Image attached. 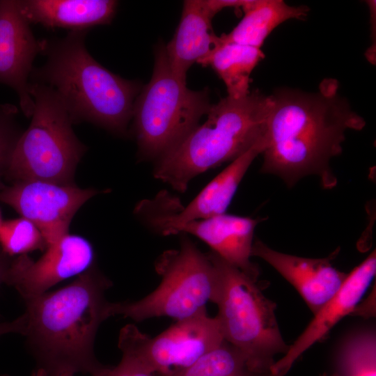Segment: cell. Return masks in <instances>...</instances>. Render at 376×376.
<instances>
[{
    "instance_id": "6da1fadb",
    "label": "cell",
    "mask_w": 376,
    "mask_h": 376,
    "mask_svg": "<svg viewBox=\"0 0 376 376\" xmlns=\"http://www.w3.org/2000/svg\"><path fill=\"white\" fill-rule=\"evenodd\" d=\"M338 89V81L327 78L314 92L281 88L269 95L263 173L279 177L289 188L309 175L318 177L324 189L336 185L330 161L341 154L345 132L366 125Z\"/></svg>"
},
{
    "instance_id": "7a4b0ae2",
    "label": "cell",
    "mask_w": 376,
    "mask_h": 376,
    "mask_svg": "<svg viewBox=\"0 0 376 376\" xmlns=\"http://www.w3.org/2000/svg\"><path fill=\"white\" fill-rule=\"evenodd\" d=\"M111 285L93 264L70 285L24 300L23 335L46 376L92 375L103 366L94 342L101 323L112 316L105 297Z\"/></svg>"
},
{
    "instance_id": "3957f363",
    "label": "cell",
    "mask_w": 376,
    "mask_h": 376,
    "mask_svg": "<svg viewBox=\"0 0 376 376\" xmlns=\"http://www.w3.org/2000/svg\"><path fill=\"white\" fill-rule=\"evenodd\" d=\"M88 31L40 40V54L47 60L41 67H33L29 81L51 88L72 124L88 122L125 136L142 87L137 81L113 73L90 54L85 45Z\"/></svg>"
},
{
    "instance_id": "277c9868",
    "label": "cell",
    "mask_w": 376,
    "mask_h": 376,
    "mask_svg": "<svg viewBox=\"0 0 376 376\" xmlns=\"http://www.w3.org/2000/svg\"><path fill=\"white\" fill-rule=\"evenodd\" d=\"M270 106L269 95L258 89L212 104L206 120L157 159L154 177L184 193L194 178L233 162L265 138Z\"/></svg>"
},
{
    "instance_id": "5b68a950",
    "label": "cell",
    "mask_w": 376,
    "mask_h": 376,
    "mask_svg": "<svg viewBox=\"0 0 376 376\" xmlns=\"http://www.w3.org/2000/svg\"><path fill=\"white\" fill-rule=\"evenodd\" d=\"M212 104L207 88L193 91L172 72L160 43L155 49L150 81L135 99L132 132L139 155L158 159L182 139L207 114Z\"/></svg>"
},
{
    "instance_id": "8992f818",
    "label": "cell",
    "mask_w": 376,
    "mask_h": 376,
    "mask_svg": "<svg viewBox=\"0 0 376 376\" xmlns=\"http://www.w3.org/2000/svg\"><path fill=\"white\" fill-rule=\"evenodd\" d=\"M218 274L214 304L224 340L245 356L249 368L269 373L274 357L289 349L276 318V304L262 292L258 282L214 251L207 253Z\"/></svg>"
},
{
    "instance_id": "52a82bcc",
    "label": "cell",
    "mask_w": 376,
    "mask_h": 376,
    "mask_svg": "<svg viewBox=\"0 0 376 376\" xmlns=\"http://www.w3.org/2000/svg\"><path fill=\"white\" fill-rule=\"evenodd\" d=\"M34 102L31 121L11 154L6 174L14 182L75 185L76 167L86 150L72 130L61 100L49 86L29 81Z\"/></svg>"
},
{
    "instance_id": "ba28073f",
    "label": "cell",
    "mask_w": 376,
    "mask_h": 376,
    "mask_svg": "<svg viewBox=\"0 0 376 376\" xmlns=\"http://www.w3.org/2000/svg\"><path fill=\"white\" fill-rule=\"evenodd\" d=\"M162 277L158 287L141 299L112 302V316L141 322L155 317L184 320L206 311L214 303L218 274L208 253L201 252L186 235L180 248L164 251L155 262Z\"/></svg>"
},
{
    "instance_id": "9c48e42d",
    "label": "cell",
    "mask_w": 376,
    "mask_h": 376,
    "mask_svg": "<svg viewBox=\"0 0 376 376\" xmlns=\"http://www.w3.org/2000/svg\"><path fill=\"white\" fill-rule=\"evenodd\" d=\"M224 340L217 316L211 318L204 311L178 320L154 338L134 324H127L120 331L118 347L123 356L156 376H170L188 368Z\"/></svg>"
},
{
    "instance_id": "30bf717a",
    "label": "cell",
    "mask_w": 376,
    "mask_h": 376,
    "mask_svg": "<svg viewBox=\"0 0 376 376\" xmlns=\"http://www.w3.org/2000/svg\"><path fill=\"white\" fill-rule=\"evenodd\" d=\"M98 191L44 181L14 182L0 191V201L32 221L42 233L47 247L69 233L78 210Z\"/></svg>"
},
{
    "instance_id": "8fae6325",
    "label": "cell",
    "mask_w": 376,
    "mask_h": 376,
    "mask_svg": "<svg viewBox=\"0 0 376 376\" xmlns=\"http://www.w3.org/2000/svg\"><path fill=\"white\" fill-rule=\"evenodd\" d=\"M94 258L93 248L86 239L68 233L48 246L36 261L24 254L9 262L3 282L13 286L24 300L82 274L94 264Z\"/></svg>"
},
{
    "instance_id": "7c38bea8",
    "label": "cell",
    "mask_w": 376,
    "mask_h": 376,
    "mask_svg": "<svg viewBox=\"0 0 376 376\" xmlns=\"http://www.w3.org/2000/svg\"><path fill=\"white\" fill-rule=\"evenodd\" d=\"M41 50L40 41L21 13L17 0H0V84L15 91L20 109L28 118L34 109L30 75L33 61Z\"/></svg>"
},
{
    "instance_id": "4fadbf2b",
    "label": "cell",
    "mask_w": 376,
    "mask_h": 376,
    "mask_svg": "<svg viewBox=\"0 0 376 376\" xmlns=\"http://www.w3.org/2000/svg\"><path fill=\"white\" fill-rule=\"evenodd\" d=\"M261 219L221 214L205 219L162 225L159 234L187 233L206 243L230 265L258 281V266L251 261L254 230Z\"/></svg>"
},
{
    "instance_id": "5bb4252c",
    "label": "cell",
    "mask_w": 376,
    "mask_h": 376,
    "mask_svg": "<svg viewBox=\"0 0 376 376\" xmlns=\"http://www.w3.org/2000/svg\"><path fill=\"white\" fill-rule=\"evenodd\" d=\"M376 273L374 250L362 263L348 273L336 293L314 315L313 318L290 345L288 350L270 369L273 376H284L296 360L327 333L360 302Z\"/></svg>"
},
{
    "instance_id": "9a60e30c",
    "label": "cell",
    "mask_w": 376,
    "mask_h": 376,
    "mask_svg": "<svg viewBox=\"0 0 376 376\" xmlns=\"http://www.w3.org/2000/svg\"><path fill=\"white\" fill-rule=\"evenodd\" d=\"M338 251L327 258H308L277 251L256 240L251 256L265 260L293 285L314 315L340 289L348 274L331 263Z\"/></svg>"
},
{
    "instance_id": "2e32d148",
    "label": "cell",
    "mask_w": 376,
    "mask_h": 376,
    "mask_svg": "<svg viewBox=\"0 0 376 376\" xmlns=\"http://www.w3.org/2000/svg\"><path fill=\"white\" fill-rule=\"evenodd\" d=\"M214 15L207 0L183 2L180 23L173 38L165 45L170 68L180 79L186 81L190 67L216 45L218 36L212 26Z\"/></svg>"
},
{
    "instance_id": "e0dca14e",
    "label": "cell",
    "mask_w": 376,
    "mask_h": 376,
    "mask_svg": "<svg viewBox=\"0 0 376 376\" xmlns=\"http://www.w3.org/2000/svg\"><path fill=\"white\" fill-rule=\"evenodd\" d=\"M17 3L30 24L70 31L109 24L118 4L114 0H17Z\"/></svg>"
},
{
    "instance_id": "ac0fdd59",
    "label": "cell",
    "mask_w": 376,
    "mask_h": 376,
    "mask_svg": "<svg viewBox=\"0 0 376 376\" xmlns=\"http://www.w3.org/2000/svg\"><path fill=\"white\" fill-rule=\"evenodd\" d=\"M244 17L228 33L218 36L221 42L237 43L261 49L272 31L284 22L306 19V6H292L282 0H246Z\"/></svg>"
},
{
    "instance_id": "d6986e66",
    "label": "cell",
    "mask_w": 376,
    "mask_h": 376,
    "mask_svg": "<svg viewBox=\"0 0 376 376\" xmlns=\"http://www.w3.org/2000/svg\"><path fill=\"white\" fill-rule=\"evenodd\" d=\"M265 58L261 49L237 43L221 42L197 63L211 66L224 81L228 97L239 99L250 92L251 75Z\"/></svg>"
},
{
    "instance_id": "ffe728a7",
    "label": "cell",
    "mask_w": 376,
    "mask_h": 376,
    "mask_svg": "<svg viewBox=\"0 0 376 376\" xmlns=\"http://www.w3.org/2000/svg\"><path fill=\"white\" fill-rule=\"evenodd\" d=\"M328 376H376V337L373 330L353 334L340 347Z\"/></svg>"
},
{
    "instance_id": "44dd1931",
    "label": "cell",
    "mask_w": 376,
    "mask_h": 376,
    "mask_svg": "<svg viewBox=\"0 0 376 376\" xmlns=\"http://www.w3.org/2000/svg\"><path fill=\"white\" fill-rule=\"evenodd\" d=\"M246 369L249 368L243 353L224 340L188 368L170 376H228Z\"/></svg>"
},
{
    "instance_id": "7402d4cb",
    "label": "cell",
    "mask_w": 376,
    "mask_h": 376,
    "mask_svg": "<svg viewBox=\"0 0 376 376\" xmlns=\"http://www.w3.org/2000/svg\"><path fill=\"white\" fill-rule=\"evenodd\" d=\"M0 245L8 255H24L47 248L45 240L38 227L30 220L20 217L2 221Z\"/></svg>"
},
{
    "instance_id": "603a6c76",
    "label": "cell",
    "mask_w": 376,
    "mask_h": 376,
    "mask_svg": "<svg viewBox=\"0 0 376 376\" xmlns=\"http://www.w3.org/2000/svg\"><path fill=\"white\" fill-rule=\"evenodd\" d=\"M18 109L9 104H0V177L6 171L15 146L22 131L17 122Z\"/></svg>"
},
{
    "instance_id": "cb8c5ba5",
    "label": "cell",
    "mask_w": 376,
    "mask_h": 376,
    "mask_svg": "<svg viewBox=\"0 0 376 376\" xmlns=\"http://www.w3.org/2000/svg\"><path fill=\"white\" fill-rule=\"evenodd\" d=\"M92 376H156L149 372L138 362L123 356L120 363L114 367L102 366L91 375Z\"/></svg>"
},
{
    "instance_id": "d4e9b609",
    "label": "cell",
    "mask_w": 376,
    "mask_h": 376,
    "mask_svg": "<svg viewBox=\"0 0 376 376\" xmlns=\"http://www.w3.org/2000/svg\"><path fill=\"white\" fill-rule=\"evenodd\" d=\"M26 323V319L24 313L13 321L0 322V337L10 333L23 334L25 330Z\"/></svg>"
},
{
    "instance_id": "484cf974",
    "label": "cell",
    "mask_w": 376,
    "mask_h": 376,
    "mask_svg": "<svg viewBox=\"0 0 376 376\" xmlns=\"http://www.w3.org/2000/svg\"><path fill=\"white\" fill-rule=\"evenodd\" d=\"M367 3L370 8V29L372 45L366 52V58L373 64L375 63V47L373 45V33H375V1H368ZM375 36V34H374Z\"/></svg>"
},
{
    "instance_id": "4316f807",
    "label": "cell",
    "mask_w": 376,
    "mask_h": 376,
    "mask_svg": "<svg viewBox=\"0 0 376 376\" xmlns=\"http://www.w3.org/2000/svg\"><path fill=\"white\" fill-rule=\"evenodd\" d=\"M228 376H273L271 373H258L251 371L249 369H246Z\"/></svg>"
},
{
    "instance_id": "83f0119b",
    "label": "cell",
    "mask_w": 376,
    "mask_h": 376,
    "mask_svg": "<svg viewBox=\"0 0 376 376\" xmlns=\"http://www.w3.org/2000/svg\"><path fill=\"white\" fill-rule=\"evenodd\" d=\"M8 263L9 262H7L4 258L0 257V283L4 281Z\"/></svg>"
},
{
    "instance_id": "f1b7e54d",
    "label": "cell",
    "mask_w": 376,
    "mask_h": 376,
    "mask_svg": "<svg viewBox=\"0 0 376 376\" xmlns=\"http://www.w3.org/2000/svg\"><path fill=\"white\" fill-rule=\"evenodd\" d=\"M36 376H46V375L43 370L38 369L36 373ZM57 376H74V375L70 374V373H63Z\"/></svg>"
},
{
    "instance_id": "f546056e",
    "label": "cell",
    "mask_w": 376,
    "mask_h": 376,
    "mask_svg": "<svg viewBox=\"0 0 376 376\" xmlns=\"http://www.w3.org/2000/svg\"><path fill=\"white\" fill-rule=\"evenodd\" d=\"M2 221H3L1 220V212H0V226H1V225Z\"/></svg>"
},
{
    "instance_id": "4dcf8cb0",
    "label": "cell",
    "mask_w": 376,
    "mask_h": 376,
    "mask_svg": "<svg viewBox=\"0 0 376 376\" xmlns=\"http://www.w3.org/2000/svg\"><path fill=\"white\" fill-rule=\"evenodd\" d=\"M320 376H328V375L327 373H323L322 375H321Z\"/></svg>"
}]
</instances>
